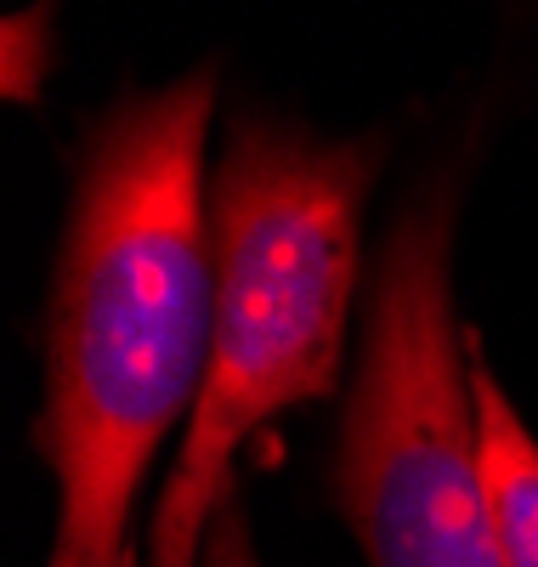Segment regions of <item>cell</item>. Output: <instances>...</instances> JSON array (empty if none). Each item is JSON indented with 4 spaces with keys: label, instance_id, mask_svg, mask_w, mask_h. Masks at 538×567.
<instances>
[{
    "label": "cell",
    "instance_id": "1",
    "mask_svg": "<svg viewBox=\"0 0 538 567\" xmlns=\"http://www.w3.org/2000/svg\"><path fill=\"white\" fill-rule=\"evenodd\" d=\"M216 74L120 109L91 142L45 341L34 449L63 488L74 567H131V505L159 443L193 425L216 341L205 136Z\"/></svg>",
    "mask_w": 538,
    "mask_h": 567
},
{
    "label": "cell",
    "instance_id": "2",
    "mask_svg": "<svg viewBox=\"0 0 538 567\" xmlns=\"http://www.w3.org/2000/svg\"><path fill=\"white\" fill-rule=\"evenodd\" d=\"M380 154L329 148L272 125H238L216 171V341L170 483L159 494L148 567H199L227 499L238 443L272 414L329 398L358 296V227Z\"/></svg>",
    "mask_w": 538,
    "mask_h": 567
},
{
    "label": "cell",
    "instance_id": "3",
    "mask_svg": "<svg viewBox=\"0 0 538 567\" xmlns=\"http://www.w3.org/2000/svg\"><path fill=\"white\" fill-rule=\"evenodd\" d=\"M340 499L374 567H505L448 296V199H420L385 239Z\"/></svg>",
    "mask_w": 538,
    "mask_h": 567
},
{
    "label": "cell",
    "instance_id": "4",
    "mask_svg": "<svg viewBox=\"0 0 538 567\" xmlns=\"http://www.w3.org/2000/svg\"><path fill=\"white\" fill-rule=\"evenodd\" d=\"M470 398H476L482 483L487 505H494L505 567H538V443L482 358H470Z\"/></svg>",
    "mask_w": 538,
    "mask_h": 567
},
{
    "label": "cell",
    "instance_id": "5",
    "mask_svg": "<svg viewBox=\"0 0 538 567\" xmlns=\"http://www.w3.org/2000/svg\"><path fill=\"white\" fill-rule=\"evenodd\" d=\"M199 567H261L256 550H250V528H244V516L232 505V494L221 499L216 523H210V545H205V561Z\"/></svg>",
    "mask_w": 538,
    "mask_h": 567
},
{
    "label": "cell",
    "instance_id": "6",
    "mask_svg": "<svg viewBox=\"0 0 538 567\" xmlns=\"http://www.w3.org/2000/svg\"><path fill=\"white\" fill-rule=\"evenodd\" d=\"M52 567H74V561H69V556H58V561H52Z\"/></svg>",
    "mask_w": 538,
    "mask_h": 567
}]
</instances>
